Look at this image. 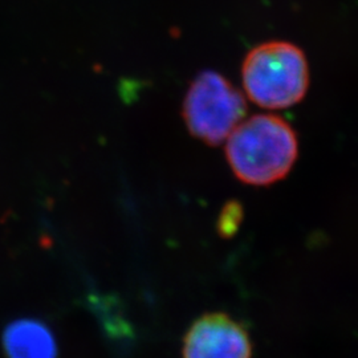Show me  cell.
Instances as JSON below:
<instances>
[{
    "instance_id": "6da1fadb",
    "label": "cell",
    "mask_w": 358,
    "mask_h": 358,
    "mask_svg": "<svg viewBox=\"0 0 358 358\" xmlns=\"http://www.w3.org/2000/svg\"><path fill=\"white\" fill-rule=\"evenodd\" d=\"M226 157L235 177L245 185L269 186L292 170L299 142L279 115H255L242 121L226 140Z\"/></svg>"
},
{
    "instance_id": "7a4b0ae2",
    "label": "cell",
    "mask_w": 358,
    "mask_h": 358,
    "mask_svg": "<svg viewBox=\"0 0 358 358\" xmlns=\"http://www.w3.org/2000/svg\"><path fill=\"white\" fill-rule=\"evenodd\" d=\"M247 97L260 108L279 110L300 103L309 85L304 52L288 41H267L248 52L242 66Z\"/></svg>"
},
{
    "instance_id": "3957f363",
    "label": "cell",
    "mask_w": 358,
    "mask_h": 358,
    "mask_svg": "<svg viewBox=\"0 0 358 358\" xmlns=\"http://www.w3.org/2000/svg\"><path fill=\"white\" fill-rule=\"evenodd\" d=\"M182 113L195 138L217 146L243 121L247 103L229 80L214 71H205L189 87Z\"/></svg>"
},
{
    "instance_id": "277c9868",
    "label": "cell",
    "mask_w": 358,
    "mask_h": 358,
    "mask_svg": "<svg viewBox=\"0 0 358 358\" xmlns=\"http://www.w3.org/2000/svg\"><path fill=\"white\" fill-rule=\"evenodd\" d=\"M183 358H251L252 345L243 327L223 313L205 315L185 336Z\"/></svg>"
},
{
    "instance_id": "5b68a950",
    "label": "cell",
    "mask_w": 358,
    "mask_h": 358,
    "mask_svg": "<svg viewBox=\"0 0 358 358\" xmlns=\"http://www.w3.org/2000/svg\"><path fill=\"white\" fill-rule=\"evenodd\" d=\"M3 346L8 358H57L51 329L34 319L11 322L3 333Z\"/></svg>"
},
{
    "instance_id": "8992f818",
    "label": "cell",
    "mask_w": 358,
    "mask_h": 358,
    "mask_svg": "<svg viewBox=\"0 0 358 358\" xmlns=\"http://www.w3.org/2000/svg\"><path fill=\"white\" fill-rule=\"evenodd\" d=\"M242 220V207L238 203H229L222 211L217 229L222 235L231 236L235 231L238 230Z\"/></svg>"
}]
</instances>
